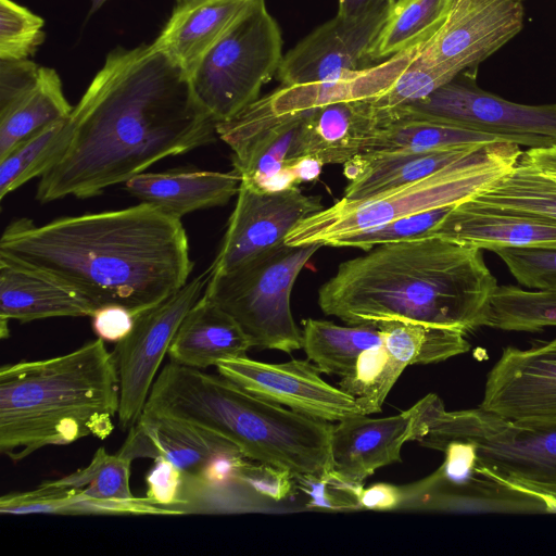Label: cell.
Returning <instances> with one entry per match:
<instances>
[{
	"instance_id": "6da1fadb",
	"label": "cell",
	"mask_w": 556,
	"mask_h": 556,
	"mask_svg": "<svg viewBox=\"0 0 556 556\" xmlns=\"http://www.w3.org/2000/svg\"><path fill=\"white\" fill-rule=\"evenodd\" d=\"M216 124L189 76L152 43L117 47L73 108L68 139L40 176L36 200L99 195L165 157L215 142Z\"/></svg>"
},
{
	"instance_id": "7a4b0ae2",
	"label": "cell",
	"mask_w": 556,
	"mask_h": 556,
	"mask_svg": "<svg viewBox=\"0 0 556 556\" xmlns=\"http://www.w3.org/2000/svg\"><path fill=\"white\" fill-rule=\"evenodd\" d=\"M0 261L75 291L96 309L119 305L136 316L182 288L193 269L181 219L146 202L41 226L15 219L1 235Z\"/></svg>"
},
{
	"instance_id": "3957f363",
	"label": "cell",
	"mask_w": 556,
	"mask_h": 556,
	"mask_svg": "<svg viewBox=\"0 0 556 556\" xmlns=\"http://www.w3.org/2000/svg\"><path fill=\"white\" fill-rule=\"evenodd\" d=\"M497 286L482 250L427 236L341 263L319 288L318 305L348 325L404 320L467 334L482 327Z\"/></svg>"
},
{
	"instance_id": "277c9868",
	"label": "cell",
	"mask_w": 556,
	"mask_h": 556,
	"mask_svg": "<svg viewBox=\"0 0 556 556\" xmlns=\"http://www.w3.org/2000/svg\"><path fill=\"white\" fill-rule=\"evenodd\" d=\"M119 409L112 352L96 339L63 355L0 368V453L20 462L50 445L103 440Z\"/></svg>"
},
{
	"instance_id": "5b68a950",
	"label": "cell",
	"mask_w": 556,
	"mask_h": 556,
	"mask_svg": "<svg viewBox=\"0 0 556 556\" xmlns=\"http://www.w3.org/2000/svg\"><path fill=\"white\" fill-rule=\"evenodd\" d=\"M142 414L215 433L247 458L288 469L293 476L333 469L332 422L255 396L222 375L170 361L156 376Z\"/></svg>"
},
{
	"instance_id": "8992f818",
	"label": "cell",
	"mask_w": 556,
	"mask_h": 556,
	"mask_svg": "<svg viewBox=\"0 0 556 556\" xmlns=\"http://www.w3.org/2000/svg\"><path fill=\"white\" fill-rule=\"evenodd\" d=\"M519 147L486 144L425 178L359 200L342 198L295 225L285 243L327 245L344 235L473 199L513 169L522 153Z\"/></svg>"
},
{
	"instance_id": "52a82bcc",
	"label": "cell",
	"mask_w": 556,
	"mask_h": 556,
	"mask_svg": "<svg viewBox=\"0 0 556 556\" xmlns=\"http://www.w3.org/2000/svg\"><path fill=\"white\" fill-rule=\"evenodd\" d=\"M321 247L283 242L226 273L212 274L204 294L238 321L253 348L286 353L303 349L290 296L301 270Z\"/></svg>"
},
{
	"instance_id": "ba28073f",
	"label": "cell",
	"mask_w": 556,
	"mask_h": 556,
	"mask_svg": "<svg viewBox=\"0 0 556 556\" xmlns=\"http://www.w3.org/2000/svg\"><path fill=\"white\" fill-rule=\"evenodd\" d=\"M422 446L451 441L473 446L480 463L507 483L556 484V422L511 420L480 407L447 412L431 393Z\"/></svg>"
},
{
	"instance_id": "9c48e42d",
	"label": "cell",
	"mask_w": 556,
	"mask_h": 556,
	"mask_svg": "<svg viewBox=\"0 0 556 556\" xmlns=\"http://www.w3.org/2000/svg\"><path fill=\"white\" fill-rule=\"evenodd\" d=\"M282 58L280 29L265 0H254L203 56L189 79L216 123L225 122L260 98L262 86L278 71Z\"/></svg>"
},
{
	"instance_id": "30bf717a",
	"label": "cell",
	"mask_w": 556,
	"mask_h": 556,
	"mask_svg": "<svg viewBox=\"0 0 556 556\" xmlns=\"http://www.w3.org/2000/svg\"><path fill=\"white\" fill-rule=\"evenodd\" d=\"M417 116L506 138L529 148L556 144V103L522 104L481 89L475 77L458 74L427 98L383 121Z\"/></svg>"
},
{
	"instance_id": "8fae6325",
	"label": "cell",
	"mask_w": 556,
	"mask_h": 556,
	"mask_svg": "<svg viewBox=\"0 0 556 556\" xmlns=\"http://www.w3.org/2000/svg\"><path fill=\"white\" fill-rule=\"evenodd\" d=\"M424 42L364 70L343 72L321 81L281 85L255 100L235 117L217 123V136L228 147H232L285 119L314 109L379 96L409 65Z\"/></svg>"
},
{
	"instance_id": "7c38bea8",
	"label": "cell",
	"mask_w": 556,
	"mask_h": 556,
	"mask_svg": "<svg viewBox=\"0 0 556 556\" xmlns=\"http://www.w3.org/2000/svg\"><path fill=\"white\" fill-rule=\"evenodd\" d=\"M444 462L428 477L403 486L400 510L444 513H547L544 503L489 471L473 446L444 445Z\"/></svg>"
},
{
	"instance_id": "4fadbf2b",
	"label": "cell",
	"mask_w": 556,
	"mask_h": 556,
	"mask_svg": "<svg viewBox=\"0 0 556 556\" xmlns=\"http://www.w3.org/2000/svg\"><path fill=\"white\" fill-rule=\"evenodd\" d=\"M211 267L157 305L138 314L130 333L112 352L119 379L118 426L130 430L142 415L156 372L188 311L202 296Z\"/></svg>"
},
{
	"instance_id": "5bb4252c",
	"label": "cell",
	"mask_w": 556,
	"mask_h": 556,
	"mask_svg": "<svg viewBox=\"0 0 556 556\" xmlns=\"http://www.w3.org/2000/svg\"><path fill=\"white\" fill-rule=\"evenodd\" d=\"M522 26L521 0H453L444 22L416 59L458 75L500 50Z\"/></svg>"
},
{
	"instance_id": "9a60e30c",
	"label": "cell",
	"mask_w": 556,
	"mask_h": 556,
	"mask_svg": "<svg viewBox=\"0 0 556 556\" xmlns=\"http://www.w3.org/2000/svg\"><path fill=\"white\" fill-rule=\"evenodd\" d=\"M216 368L253 395L312 418L339 422L365 415L356 400L327 383L308 358L270 364L241 356L219 361Z\"/></svg>"
},
{
	"instance_id": "2e32d148",
	"label": "cell",
	"mask_w": 556,
	"mask_h": 556,
	"mask_svg": "<svg viewBox=\"0 0 556 556\" xmlns=\"http://www.w3.org/2000/svg\"><path fill=\"white\" fill-rule=\"evenodd\" d=\"M323 208L319 195H307L299 187L264 192L241 181L236 205L210 266L212 274L226 273L282 244L295 225Z\"/></svg>"
},
{
	"instance_id": "e0dca14e",
	"label": "cell",
	"mask_w": 556,
	"mask_h": 556,
	"mask_svg": "<svg viewBox=\"0 0 556 556\" xmlns=\"http://www.w3.org/2000/svg\"><path fill=\"white\" fill-rule=\"evenodd\" d=\"M479 407L511 420L556 422V339L506 348L488 374Z\"/></svg>"
},
{
	"instance_id": "ac0fdd59",
	"label": "cell",
	"mask_w": 556,
	"mask_h": 556,
	"mask_svg": "<svg viewBox=\"0 0 556 556\" xmlns=\"http://www.w3.org/2000/svg\"><path fill=\"white\" fill-rule=\"evenodd\" d=\"M390 9L358 17L337 14L317 27L283 55L277 71L281 85L321 81L375 65L369 51Z\"/></svg>"
},
{
	"instance_id": "d6986e66",
	"label": "cell",
	"mask_w": 556,
	"mask_h": 556,
	"mask_svg": "<svg viewBox=\"0 0 556 556\" xmlns=\"http://www.w3.org/2000/svg\"><path fill=\"white\" fill-rule=\"evenodd\" d=\"M431 394L397 415H367L339 421L331 434L333 469L346 479L363 483L377 469L402 460L405 442L419 441L427 432Z\"/></svg>"
},
{
	"instance_id": "ffe728a7",
	"label": "cell",
	"mask_w": 556,
	"mask_h": 556,
	"mask_svg": "<svg viewBox=\"0 0 556 556\" xmlns=\"http://www.w3.org/2000/svg\"><path fill=\"white\" fill-rule=\"evenodd\" d=\"M428 236L492 252L498 248L556 249V222L486 208L467 200L454 205Z\"/></svg>"
},
{
	"instance_id": "44dd1931",
	"label": "cell",
	"mask_w": 556,
	"mask_h": 556,
	"mask_svg": "<svg viewBox=\"0 0 556 556\" xmlns=\"http://www.w3.org/2000/svg\"><path fill=\"white\" fill-rule=\"evenodd\" d=\"M235 452L241 451L215 433L180 420L147 414L140 416L117 451L131 460L164 458L192 478L200 477L215 458Z\"/></svg>"
},
{
	"instance_id": "7402d4cb",
	"label": "cell",
	"mask_w": 556,
	"mask_h": 556,
	"mask_svg": "<svg viewBox=\"0 0 556 556\" xmlns=\"http://www.w3.org/2000/svg\"><path fill=\"white\" fill-rule=\"evenodd\" d=\"M379 126V117L367 99L314 109L303 118L289 161L308 155L324 165L344 164L364 152Z\"/></svg>"
},
{
	"instance_id": "603a6c76",
	"label": "cell",
	"mask_w": 556,
	"mask_h": 556,
	"mask_svg": "<svg viewBox=\"0 0 556 556\" xmlns=\"http://www.w3.org/2000/svg\"><path fill=\"white\" fill-rule=\"evenodd\" d=\"M254 0H189L176 4L152 45L188 76Z\"/></svg>"
},
{
	"instance_id": "cb8c5ba5",
	"label": "cell",
	"mask_w": 556,
	"mask_h": 556,
	"mask_svg": "<svg viewBox=\"0 0 556 556\" xmlns=\"http://www.w3.org/2000/svg\"><path fill=\"white\" fill-rule=\"evenodd\" d=\"M240 176L195 168H174L164 172H143L124 184L131 197L182 218L199 210L227 204L237 195Z\"/></svg>"
},
{
	"instance_id": "d4e9b609",
	"label": "cell",
	"mask_w": 556,
	"mask_h": 556,
	"mask_svg": "<svg viewBox=\"0 0 556 556\" xmlns=\"http://www.w3.org/2000/svg\"><path fill=\"white\" fill-rule=\"evenodd\" d=\"M251 348L238 321L203 292L180 323L167 354L172 362L203 369L245 356Z\"/></svg>"
},
{
	"instance_id": "484cf974",
	"label": "cell",
	"mask_w": 556,
	"mask_h": 556,
	"mask_svg": "<svg viewBox=\"0 0 556 556\" xmlns=\"http://www.w3.org/2000/svg\"><path fill=\"white\" fill-rule=\"evenodd\" d=\"M96 307L75 291L42 276L0 261V336L9 321L51 317H91Z\"/></svg>"
},
{
	"instance_id": "4316f807",
	"label": "cell",
	"mask_w": 556,
	"mask_h": 556,
	"mask_svg": "<svg viewBox=\"0 0 556 556\" xmlns=\"http://www.w3.org/2000/svg\"><path fill=\"white\" fill-rule=\"evenodd\" d=\"M483 146H467L443 150L359 153L343 164L349 180L343 199L359 200L386 190L425 178Z\"/></svg>"
},
{
	"instance_id": "83f0119b",
	"label": "cell",
	"mask_w": 556,
	"mask_h": 556,
	"mask_svg": "<svg viewBox=\"0 0 556 556\" xmlns=\"http://www.w3.org/2000/svg\"><path fill=\"white\" fill-rule=\"evenodd\" d=\"M500 142L510 141L433 119L401 116L382 124L362 153L420 152Z\"/></svg>"
},
{
	"instance_id": "f1b7e54d",
	"label": "cell",
	"mask_w": 556,
	"mask_h": 556,
	"mask_svg": "<svg viewBox=\"0 0 556 556\" xmlns=\"http://www.w3.org/2000/svg\"><path fill=\"white\" fill-rule=\"evenodd\" d=\"M73 108L54 68L40 66L35 87L0 113V159L43 127L67 118Z\"/></svg>"
},
{
	"instance_id": "f546056e",
	"label": "cell",
	"mask_w": 556,
	"mask_h": 556,
	"mask_svg": "<svg viewBox=\"0 0 556 556\" xmlns=\"http://www.w3.org/2000/svg\"><path fill=\"white\" fill-rule=\"evenodd\" d=\"M303 349L307 358L327 375L346 376L359 354L382 344L377 325L339 326L321 319L303 320Z\"/></svg>"
},
{
	"instance_id": "4dcf8cb0",
	"label": "cell",
	"mask_w": 556,
	"mask_h": 556,
	"mask_svg": "<svg viewBox=\"0 0 556 556\" xmlns=\"http://www.w3.org/2000/svg\"><path fill=\"white\" fill-rule=\"evenodd\" d=\"M382 344L405 367L428 365L463 354L470 348L466 333L422 323L389 320L376 324Z\"/></svg>"
},
{
	"instance_id": "1f68e13d",
	"label": "cell",
	"mask_w": 556,
	"mask_h": 556,
	"mask_svg": "<svg viewBox=\"0 0 556 556\" xmlns=\"http://www.w3.org/2000/svg\"><path fill=\"white\" fill-rule=\"evenodd\" d=\"M307 113L285 119L230 148L232 170L242 182L263 191L266 184L286 168Z\"/></svg>"
},
{
	"instance_id": "d6a6232c",
	"label": "cell",
	"mask_w": 556,
	"mask_h": 556,
	"mask_svg": "<svg viewBox=\"0 0 556 556\" xmlns=\"http://www.w3.org/2000/svg\"><path fill=\"white\" fill-rule=\"evenodd\" d=\"M470 201L486 208L556 222V184L520 157L497 184Z\"/></svg>"
},
{
	"instance_id": "836d02e7",
	"label": "cell",
	"mask_w": 556,
	"mask_h": 556,
	"mask_svg": "<svg viewBox=\"0 0 556 556\" xmlns=\"http://www.w3.org/2000/svg\"><path fill=\"white\" fill-rule=\"evenodd\" d=\"M453 0H399L375 39L369 59L377 64L427 41L444 22Z\"/></svg>"
},
{
	"instance_id": "e575fe53",
	"label": "cell",
	"mask_w": 556,
	"mask_h": 556,
	"mask_svg": "<svg viewBox=\"0 0 556 556\" xmlns=\"http://www.w3.org/2000/svg\"><path fill=\"white\" fill-rule=\"evenodd\" d=\"M70 116L36 131L0 159V200L40 177L66 144Z\"/></svg>"
},
{
	"instance_id": "d590c367",
	"label": "cell",
	"mask_w": 556,
	"mask_h": 556,
	"mask_svg": "<svg viewBox=\"0 0 556 556\" xmlns=\"http://www.w3.org/2000/svg\"><path fill=\"white\" fill-rule=\"evenodd\" d=\"M556 326V291L525 290L497 286L482 327L514 331H538Z\"/></svg>"
},
{
	"instance_id": "8d00e7d4",
	"label": "cell",
	"mask_w": 556,
	"mask_h": 556,
	"mask_svg": "<svg viewBox=\"0 0 556 556\" xmlns=\"http://www.w3.org/2000/svg\"><path fill=\"white\" fill-rule=\"evenodd\" d=\"M405 368L383 344L376 345L359 354L353 369L341 377L339 388L356 400L365 415L379 413Z\"/></svg>"
},
{
	"instance_id": "74e56055",
	"label": "cell",
	"mask_w": 556,
	"mask_h": 556,
	"mask_svg": "<svg viewBox=\"0 0 556 556\" xmlns=\"http://www.w3.org/2000/svg\"><path fill=\"white\" fill-rule=\"evenodd\" d=\"M131 462L119 453L110 454L99 447L86 467L51 481L72 489L83 498L128 500L135 497L129 484Z\"/></svg>"
},
{
	"instance_id": "f35d334b",
	"label": "cell",
	"mask_w": 556,
	"mask_h": 556,
	"mask_svg": "<svg viewBox=\"0 0 556 556\" xmlns=\"http://www.w3.org/2000/svg\"><path fill=\"white\" fill-rule=\"evenodd\" d=\"M416 55L391 87L379 96L367 99L380 124L392 113L427 98L457 76L441 67L428 66L419 62Z\"/></svg>"
},
{
	"instance_id": "ab89813d",
	"label": "cell",
	"mask_w": 556,
	"mask_h": 556,
	"mask_svg": "<svg viewBox=\"0 0 556 556\" xmlns=\"http://www.w3.org/2000/svg\"><path fill=\"white\" fill-rule=\"evenodd\" d=\"M45 20L13 0H0V60H26L43 43Z\"/></svg>"
},
{
	"instance_id": "60d3db41",
	"label": "cell",
	"mask_w": 556,
	"mask_h": 556,
	"mask_svg": "<svg viewBox=\"0 0 556 556\" xmlns=\"http://www.w3.org/2000/svg\"><path fill=\"white\" fill-rule=\"evenodd\" d=\"M453 206H445L409 215L388 224L338 237L330 247H351L370 250L374 247L426 237Z\"/></svg>"
},
{
	"instance_id": "b9f144b4",
	"label": "cell",
	"mask_w": 556,
	"mask_h": 556,
	"mask_svg": "<svg viewBox=\"0 0 556 556\" xmlns=\"http://www.w3.org/2000/svg\"><path fill=\"white\" fill-rule=\"evenodd\" d=\"M296 488L308 497L307 508L332 511L358 510L363 483L351 481L334 469L321 475L294 476Z\"/></svg>"
},
{
	"instance_id": "7bdbcfd3",
	"label": "cell",
	"mask_w": 556,
	"mask_h": 556,
	"mask_svg": "<svg viewBox=\"0 0 556 556\" xmlns=\"http://www.w3.org/2000/svg\"><path fill=\"white\" fill-rule=\"evenodd\" d=\"M493 252L519 285L530 290L556 291V249L498 248Z\"/></svg>"
},
{
	"instance_id": "ee69618b",
	"label": "cell",
	"mask_w": 556,
	"mask_h": 556,
	"mask_svg": "<svg viewBox=\"0 0 556 556\" xmlns=\"http://www.w3.org/2000/svg\"><path fill=\"white\" fill-rule=\"evenodd\" d=\"M236 477L253 492L273 502L290 497L296 489L294 476L288 469L248 458L238 467Z\"/></svg>"
},
{
	"instance_id": "f6af8a7d",
	"label": "cell",
	"mask_w": 556,
	"mask_h": 556,
	"mask_svg": "<svg viewBox=\"0 0 556 556\" xmlns=\"http://www.w3.org/2000/svg\"><path fill=\"white\" fill-rule=\"evenodd\" d=\"M146 496L160 506L184 515V489L186 473L169 460L155 458L146 478Z\"/></svg>"
},
{
	"instance_id": "bcb514c9",
	"label": "cell",
	"mask_w": 556,
	"mask_h": 556,
	"mask_svg": "<svg viewBox=\"0 0 556 556\" xmlns=\"http://www.w3.org/2000/svg\"><path fill=\"white\" fill-rule=\"evenodd\" d=\"M39 70L40 66L29 59L0 60V113L35 87Z\"/></svg>"
},
{
	"instance_id": "7dc6e473",
	"label": "cell",
	"mask_w": 556,
	"mask_h": 556,
	"mask_svg": "<svg viewBox=\"0 0 556 556\" xmlns=\"http://www.w3.org/2000/svg\"><path fill=\"white\" fill-rule=\"evenodd\" d=\"M136 315L119 305L98 307L92 316V329L97 337L104 342H119L134 328Z\"/></svg>"
},
{
	"instance_id": "c3c4849f",
	"label": "cell",
	"mask_w": 556,
	"mask_h": 556,
	"mask_svg": "<svg viewBox=\"0 0 556 556\" xmlns=\"http://www.w3.org/2000/svg\"><path fill=\"white\" fill-rule=\"evenodd\" d=\"M403 486L391 483H375L363 488L359 494L361 509L400 510L403 502Z\"/></svg>"
},
{
	"instance_id": "681fc988",
	"label": "cell",
	"mask_w": 556,
	"mask_h": 556,
	"mask_svg": "<svg viewBox=\"0 0 556 556\" xmlns=\"http://www.w3.org/2000/svg\"><path fill=\"white\" fill-rule=\"evenodd\" d=\"M520 159L556 184V144L529 148L522 151Z\"/></svg>"
},
{
	"instance_id": "f907efd6",
	"label": "cell",
	"mask_w": 556,
	"mask_h": 556,
	"mask_svg": "<svg viewBox=\"0 0 556 556\" xmlns=\"http://www.w3.org/2000/svg\"><path fill=\"white\" fill-rule=\"evenodd\" d=\"M399 0H339L338 13L358 17L391 8Z\"/></svg>"
},
{
	"instance_id": "816d5d0a",
	"label": "cell",
	"mask_w": 556,
	"mask_h": 556,
	"mask_svg": "<svg viewBox=\"0 0 556 556\" xmlns=\"http://www.w3.org/2000/svg\"><path fill=\"white\" fill-rule=\"evenodd\" d=\"M291 168L298 184L304 181H313L317 179L321 173L324 163L314 156H301L287 163Z\"/></svg>"
},
{
	"instance_id": "f5cc1de1",
	"label": "cell",
	"mask_w": 556,
	"mask_h": 556,
	"mask_svg": "<svg viewBox=\"0 0 556 556\" xmlns=\"http://www.w3.org/2000/svg\"><path fill=\"white\" fill-rule=\"evenodd\" d=\"M541 500L546 506L547 513H556V484L508 483Z\"/></svg>"
},
{
	"instance_id": "db71d44e",
	"label": "cell",
	"mask_w": 556,
	"mask_h": 556,
	"mask_svg": "<svg viewBox=\"0 0 556 556\" xmlns=\"http://www.w3.org/2000/svg\"><path fill=\"white\" fill-rule=\"evenodd\" d=\"M109 0H90L91 2V5H90V12H89V15L90 14H93L96 13L97 11H99L101 9V7L106 3Z\"/></svg>"
},
{
	"instance_id": "11a10c76",
	"label": "cell",
	"mask_w": 556,
	"mask_h": 556,
	"mask_svg": "<svg viewBox=\"0 0 556 556\" xmlns=\"http://www.w3.org/2000/svg\"><path fill=\"white\" fill-rule=\"evenodd\" d=\"M189 0H176V4H180V3H184V2H187Z\"/></svg>"
},
{
	"instance_id": "9f6ffc18",
	"label": "cell",
	"mask_w": 556,
	"mask_h": 556,
	"mask_svg": "<svg viewBox=\"0 0 556 556\" xmlns=\"http://www.w3.org/2000/svg\"><path fill=\"white\" fill-rule=\"evenodd\" d=\"M522 1V0H521Z\"/></svg>"
}]
</instances>
